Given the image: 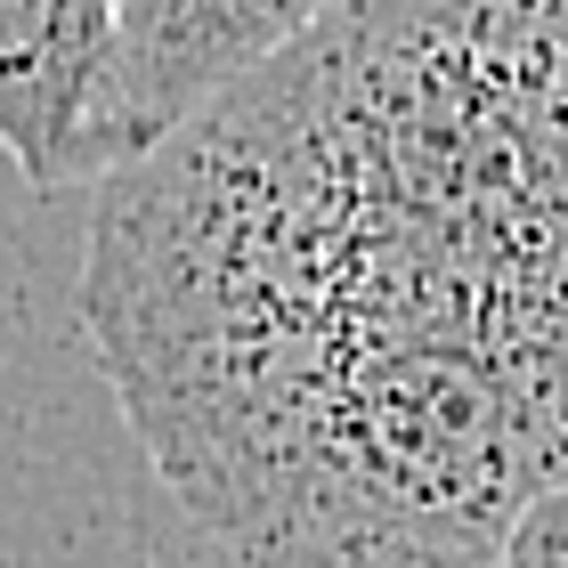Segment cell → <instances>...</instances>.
<instances>
[{"mask_svg": "<svg viewBox=\"0 0 568 568\" xmlns=\"http://www.w3.org/2000/svg\"><path fill=\"white\" fill-rule=\"evenodd\" d=\"M504 568H568V496H545L504 536Z\"/></svg>", "mask_w": 568, "mask_h": 568, "instance_id": "4", "label": "cell"}, {"mask_svg": "<svg viewBox=\"0 0 568 568\" xmlns=\"http://www.w3.org/2000/svg\"><path fill=\"white\" fill-rule=\"evenodd\" d=\"M122 0H0V154L24 187L98 179Z\"/></svg>", "mask_w": 568, "mask_h": 568, "instance_id": "3", "label": "cell"}, {"mask_svg": "<svg viewBox=\"0 0 568 568\" xmlns=\"http://www.w3.org/2000/svg\"><path fill=\"white\" fill-rule=\"evenodd\" d=\"M82 325L244 568L504 552L568 496V0H349L98 179Z\"/></svg>", "mask_w": 568, "mask_h": 568, "instance_id": "1", "label": "cell"}, {"mask_svg": "<svg viewBox=\"0 0 568 568\" xmlns=\"http://www.w3.org/2000/svg\"><path fill=\"white\" fill-rule=\"evenodd\" d=\"M342 9L349 0H122L114 90L106 122H98V179L131 171L179 122L220 106L244 73H261Z\"/></svg>", "mask_w": 568, "mask_h": 568, "instance_id": "2", "label": "cell"}, {"mask_svg": "<svg viewBox=\"0 0 568 568\" xmlns=\"http://www.w3.org/2000/svg\"><path fill=\"white\" fill-rule=\"evenodd\" d=\"M342 568H504V552H374V560H342Z\"/></svg>", "mask_w": 568, "mask_h": 568, "instance_id": "5", "label": "cell"}]
</instances>
